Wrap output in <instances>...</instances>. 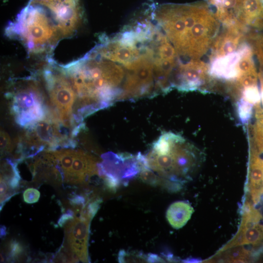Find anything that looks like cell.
I'll list each match as a JSON object with an SVG mask.
<instances>
[{"label":"cell","mask_w":263,"mask_h":263,"mask_svg":"<svg viewBox=\"0 0 263 263\" xmlns=\"http://www.w3.org/2000/svg\"><path fill=\"white\" fill-rule=\"evenodd\" d=\"M6 235V228L2 226L0 228V237H3Z\"/></svg>","instance_id":"22"},{"label":"cell","mask_w":263,"mask_h":263,"mask_svg":"<svg viewBox=\"0 0 263 263\" xmlns=\"http://www.w3.org/2000/svg\"><path fill=\"white\" fill-rule=\"evenodd\" d=\"M194 211L193 208L188 202L177 201L169 206L166 212V217L173 228L179 229L187 223Z\"/></svg>","instance_id":"11"},{"label":"cell","mask_w":263,"mask_h":263,"mask_svg":"<svg viewBox=\"0 0 263 263\" xmlns=\"http://www.w3.org/2000/svg\"><path fill=\"white\" fill-rule=\"evenodd\" d=\"M39 191L34 188H28L23 192V197L24 202L27 204H33L37 202L40 197Z\"/></svg>","instance_id":"18"},{"label":"cell","mask_w":263,"mask_h":263,"mask_svg":"<svg viewBox=\"0 0 263 263\" xmlns=\"http://www.w3.org/2000/svg\"><path fill=\"white\" fill-rule=\"evenodd\" d=\"M207 70V65L197 59L190 60L186 63H180L173 77V88L182 91L197 89L202 83Z\"/></svg>","instance_id":"7"},{"label":"cell","mask_w":263,"mask_h":263,"mask_svg":"<svg viewBox=\"0 0 263 263\" xmlns=\"http://www.w3.org/2000/svg\"></svg>","instance_id":"24"},{"label":"cell","mask_w":263,"mask_h":263,"mask_svg":"<svg viewBox=\"0 0 263 263\" xmlns=\"http://www.w3.org/2000/svg\"><path fill=\"white\" fill-rule=\"evenodd\" d=\"M48 11L54 21L61 38L75 34L81 24L84 10L81 0H31Z\"/></svg>","instance_id":"4"},{"label":"cell","mask_w":263,"mask_h":263,"mask_svg":"<svg viewBox=\"0 0 263 263\" xmlns=\"http://www.w3.org/2000/svg\"><path fill=\"white\" fill-rule=\"evenodd\" d=\"M12 145L9 135L4 132H0V150L3 152H10L12 150Z\"/></svg>","instance_id":"19"},{"label":"cell","mask_w":263,"mask_h":263,"mask_svg":"<svg viewBox=\"0 0 263 263\" xmlns=\"http://www.w3.org/2000/svg\"><path fill=\"white\" fill-rule=\"evenodd\" d=\"M91 221L74 217L65 226L66 241L63 247L84 263L89 262L88 241Z\"/></svg>","instance_id":"6"},{"label":"cell","mask_w":263,"mask_h":263,"mask_svg":"<svg viewBox=\"0 0 263 263\" xmlns=\"http://www.w3.org/2000/svg\"><path fill=\"white\" fill-rule=\"evenodd\" d=\"M63 69L86 115L120 99L126 77L122 65L91 50Z\"/></svg>","instance_id":"1"},{"label":"cell","mask_w":263,"mask_h":263,"mask_svg":"<svg viewBox=\"0 0 263 263\" xmlns=\"http://www.w3.org/2000/svg\"><path fill=\"white\" fill-rule=\"evenodd\" d=\"M259 41L263 46V37L259 39Z\"/></svg>","instance_id":"23"},{"label":"cell","mask_w":263,"mask_h":263,"mask_svg":"<svg viewBox=\"0 0 263 263\" xmlns=\"http://www.w3.org/2000/svg\"><path fill=\"white\" fill-rule=\"evenodd\" d=\"M74 213L72 210H68L66 213L62 214L58 221V224L60 227H62L69 221L73 219Z\"/></svg>","instance_id":"20"},{"label":"cell","mask_w":263,"mask_h":263,"mask_svg":"<svg viewBox=\"0 0 263 263\" xmlns=\"http://www.w3.org/2000/svg\"><path fill=\"white\" fill-rule=\"evenodd\" d=\"M257 73L256 70L239 76L237 79L244 88L256 86L257 82Z\"/></svg>","instance_id":"17"},{"label":"cell","mask_w":263,"mask_h":263,"mask_svg":"<svg viewBox=\"0 0 263 263\" xmlns=\"http://www.w3.org/2000/svg\"><path fill=\"white\" fill-rule=\"evenodd\" d=\"M263 13V5L260 0H242V20L253 24Z\"/></svg>","instance_id":"13"},{"label":"cell","mask_w":263,"mask_h":263,"mask_svg":"<svg viewBox=\"0 0 263 263\" xmlns=\"http://www.w3.org/2000/svg\"><path fill=\"white\" fill-rule=\"evenodd\" d=\"M40 99L35 84H29L17 92L13 99V110L21 125H29L44 118Z\"/></svg>","instance_id":"5"},{"label":"cell","mask_w":263,"mask_h":263,"mask_svg":"<svg viewBox=\"0 0 263 263\" xmlns=\"http://www.w3.org/2000/svg\"><path fill=\"white\" fill-rule=\"evenodd\" d=\"M251 104L242 99L238 104L237 111L239 117L243 123H245L251 113Z\"/></svg>","instance_id":"15"},{"label":"cell","mask_w":263,"mask_h":263,"mask_svg":"<svg viewBox=\"0 0 263 263\" xmlns=\"http://www.w3.org/2000/svg\"><path fill=\"white\" fill-rule=\"evenodd\" d=\"M241 57L239 50L225 56L216 57L213 60L210 68L211 74L218 77L226 79L238 78L239 73L237 63Z\"/></svg>","instance_id":"10"},{"label":"cell","mask_w":263,"mask_h":263,"mask_svg":"<svg viewBox=\"0 0 263 263\" xmlns=\"http://www.w3.org/2000/svg\"><path fill=\"white\" fill-rule=\"evenodd\" d=\"M44 76L51 101L59 112L61 120L66 126L71 124L72 106L76 94L63 68L47 67Z\"/></svg>","instance_id":"3"},{"label":"cell","mask_w":263,"mask_h":263,"mask_svg":"<svg viewBox=\"0 0 263 263\" xmlns=\"http://www.w3.org/2000/svg\"><path fill=\"white\" fill-rule=\"evenodd\" d=\"M8 260L14 261L21 258L25 253V247L15 240H11L8 245Z\"/></svg>","instance_id":"14"},{"label":"cell","mask_w":263,"mask_h":263,"mask_svg":"<svg viewBox=\"0 0 263 263\" xmlns=\"http://www.w3.org/2000/svg\"><path fill=\"white\" fill-rule=\"evenodd\" d=\"M32 132L31 140L35 145L45 144L53 148L61 139L57 124L53 119H43V118L37 121Z\"/></svg>","instance_id":"9"},{"label":"cell","mask_w":263,"mask_h":263,"mask_svg":"<svg viewBox=\"0 0 263 263\" xmlns=\"http://www.w3.org/2000/svg\"><path fill=\"white\" fill-rule=\"evenodd\" d=\"M96 172L95 159L83 151H75L71 171L66 182L75 184L83 183Z\"/></svg>","instance_id":"8"},{"label":"cell","mask_w":263,"mask_h":263,"mask_svg":"<svg viewBox=\"0 0 263 263\" xmlns=\"http://www.w3.org/2000/svg\"><path fill=\"white\" fill-rule=\"evenodd\" d=\"M6 32L10 37L21 40L29 54L33 55L49 54L61 38L46 9L32 0L9 24Z\"/></svg>","instance_id":"2"},{"label":"cell","mask_w":263,"mask_h":263,"mask_svg":"<svg viewBox=\"0 0 263 263\" xmlns=\"http://www.w3.org/2000/svg\"><path fill=\"white\" fill-rule=\"evenodd\" d=\"M240 36L237 27L231 26L228 31L219 38L215 43L216 58L234 52L237 48Z\"/></svg>","instance_id":"12"},{"label":"cell","mask_w":263,"mask_h":263,"mask_svg":"<svg viewBox=\"0 0 263 263\" xmlns=\"http://www.w3.org/2000/svg\"><path fill=\"white\" fill-rule=\"evenodd\" d=\"M260 94L257 86L244 88L243 92V99L249 103H255L259 101Z\"/></svg>","instance_id":"16"},{"label":"cell","mask_w":263,"mask_h":263,"mask_svg":"<svg viewBox=\"0 0 263 263\" xmlns=\"http://www.w3.org/2000/svg\"><path fill=\"white\" fill-rule=\"evenodd\" d=\"M71 205L75 207H83L85 205V199L83 196L79 195H75L70 199Z\"/></svg>","instance_id":"21"}]
</instances>
